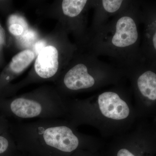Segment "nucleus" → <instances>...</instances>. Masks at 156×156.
<instances>
[{
	"instance_id": "obj_8",
	"label": "nucleus",
	"mask_w": 156,
	"mask_h": 156,
	"mask_svg": "<svg viewBox=\"0 0 156 156\" xmlns=\"http://www.w3.org/2000/svg\"><path fill=\"white\" fill-rule=\"evenodd\" d=\"M140 128L134 125L130 130L112 137L101 151L102 156H140L144 140Z\"/></svg>"
},
{
	"instance_id": "obj_15",
	"label": "nucleus",
	"mask_w": 156,
	"mask_h": 156,
	"mask_svg": "<svg viewBox=\"0 0 156 156\" xmlns=\"http://www.w3.org/2000/svg\"><path fill=\"white\" fill-rule=\"evenodd\" d=\"M69 156H102L101 151H93L89 150H79Z\"/></svg>"
},
{
	"instance_id": "obj_3",
	"label": "nucleus",
	"mask_w": 156,
	"mask_h": 156,
	"mask_svg": "<svg viewBox=\"0 0 156 156\" xmlns=\"http://www.w3.org/2000/svg\"><path fill=\"white\" fill-rule=\"evenodd\" d=\"M140 1H131L124 11L91 33L90 53L111 58L127 71L143 58L140 51Z\"/></svg>"
},
{
	"instance_id": "obj_6",
	"label": "nucleus",
	"mask_w": 156,
	"mask_h": 156,
	"mask_svg": "<svg viewBox=\"0 0 156 156\" xmlns=\"http://www.w3.org/2000/svg\"><path fill=\"white\" fill-rule=\"evenodd\" d=\"M126 78L130 82V89L138 115L144 105L156 102V65L143 59L126 72Z\"/></svg>"
},
{
	"instance_id": "obj_18",
	"label": "nucleus",
	"mask_w": 156,
	"mask_h": 156,
	"mask_svg": "<svg viewBox=\"0 0 156 156\" xmlns=\"http://www.w3.org/2000/svg\"><path fill=\"white\" fill-rule=\"evenodd\" d=\"M24 156L22 154L20 153L18 154H17V156Z\"/></svg>"
},
{
	"instance_id": "obj_16",
	"label": "nucleus",
	"mask_w": 156,
	"mask_h": 156,
	"mask_svg": "<svg viewBox=\"0 0 156 156\" xmlns=\"http://www.w3.org/2000/svg\"><path fill=\"white\" fill-rule=\"evenodd\" d=\"M10 124L7 118L0 115V134L9 131Z\"/></svg>"
},
{
	"instance_id": "obj_1",
	"label": "nucleus",
	"mask_w": 156,
	"mask_h": 156,
	"mask_svg": "<svg viewBox=\"0 0 156 156\" xmlns=\"http://www.w3.org/2000/svg\"><path fill=\"white\" fill-rule=\"evenodd\" d=\"M9 132L23 156H69L79 150L101 151V141L78 131L65 119L10 123Z\"/></svg>"
},
{
	"instance_id": "obj_10",
	"label": "nucleus",
	"mask_w": 156,
	"mask_h": 156,
	"mask_svg": "<svg viewBox=\"0 0 156 156\" xmlns=\"http://www.w3.org/2000/svg\"><path fill=\"white\" fill-rule=\"evenodd\" d=\"M58 67V50L53 46H47L39 53L35 62L37 75L44 80L50 79L56 74Z\"/></svg>"
},
{
	"instance_id": "obj_5",
	"label": "nucleus",
	"mask_w": 156,
	"mask_h": 156,
	"mask_svg": "<svg viewBox=\"0 0 156 156\" xmlns=\"http://www.w3.org/2000/svg\"><path fill=\"white\" fill-rule=\"evenodd\" d=\"M49 92L39 91L12 99L0 98V115L20 119H66L67 101Z\"/></svg>"
},
{
	"instance_id": "obj_4",
	"label": "nucleus",
	"mask_w": 156,
	"mask_h": 156,
	"mask_svg": "<svg viewBox=\"0 0 156 156\" xmlns=\"http://www.w3.org/2000/svg\"><path fill=\"white\" fill-rule=\"evenodd\" d=\"M81 61L75 63L65 74L62 85L65 92L98 90L122 83L126 78L125 70L101 61L92 53Z\"/></svg>"
},
{
	"instance_id": "obj_17",
	"label": "nucleus",
	"mask_w": 156,
	"mask_h": 156,
	"mask_svg": "<svg viewBox=\"0 0 156 156\" xmlns=\"http://www.w3.org/2000/svg\"><path fill=\"white\" fill-rule=\"evenodd\" d=\"M45 43L44 42L42 41H40L37 43L35 45L34 47L35 50L37 53H39L41 51V50L45 48Z\"/></svg>"
},
{
	"instance_id": "obj_2",
	"label": "nucleus",
	"mask_w": 156,
	"mask_h": 156,
	"mask_svg": "<svg viewBox=\"0 0 156 156\" xmlns=\"http://www.w3.org/2000/svg\"><path fill=\"white\" fill-rule=\"evenodd\" d=\"M66 119L76 127L89 126L112 138L130 130L138 117L130 89L122 83L86 99L67 101Z\"/></svg>"
},
{
	"instance_id": "obj_9",
	"label": "nucleus",
	"mask_w": 156,
	"mask_h": 156,
	"mask_svg": "<svg viewBox=\"0 0 156 156\" xmlns=\"http://www.w3.org/2000/svg\"><path fill=\"white\" fill-rule=\"evenodd\" d=\"M131 0H97L92 1L95 10L91 32H93L113 17L124 11Z\"/></svg>"
},
{
	"instance_id": "obj_7",
	"label": "nucleus",
	"mask_w": 156,
	"mask_h": 156,
	"mask_svg": "<svg viewBox=\"0 0 156 156\" xmlns=\"http://www.w3.org/2000/svg\"><path fill=\"white\" fill-rule=\"evenodd\" d=\"M141 23L143 24L141 56L156 65V2L140 1Z\"/></svg>"
},
{
	"instance_id": "obj_13",
	"label": "nucleus",
	"mask_w": 156,
	"mask_h": 156,
	"mask_svg": "<svg viewBox=\"0 0 156 156\" xmlns=\"http://www.w3.org/2000/svg\"><path fill=\"white\" fill-rule=\"evenodd\" d=\"M19 153L9 131L0 134V156H16Z\"/></svg>"
},
{
	"instance_id": "obj_11",
	"label": "nucleus",
	"mask_w": 156,
	"mask_h": 156,
	"mask_svg": "<svg viewBox=\"0 0 156 156\" xmlns=\"http://www.w3.org/2000/svg\"><path fill=\"white\" fill-rule=\"evenodd\" d=\"M92 1L87 0H63L62 8L63 14L69 18H73L83 14Z\"/></svg>"
},
{
	"instance_id": "obj_14",
	"label": "nucleus",
	"mask_w": 156,
	"mask_h": 156,
	"mask_svg": "<svg viewBox=\"0 0 156 156\" xmlns=\"http://www.w3.org/2000/svg\"><path fill=\"white\" fill-rule=\"evenodd\" d=\"M9 30L15 36H20L26 33L28 25L25 19L18 15H12L9 19Z\"/></svg>"
},
{
	"instance_id": "obj_12",
	"label": "nucleus",
	"mask_w": 156,
	"mask_h": 156,
	"mask_svg": "<svg viewBox=\"0 0 156 156\" xmlns=\"http://www.w3.org/2000/svg\"><path fill=\"white\" fill-rule=\"evenodd\" d=\"M34 53L30 50L21 51L12 58L10 67L15 74L20 73L30 64L34 58Z\"/></svg>"
}]
</instances>
